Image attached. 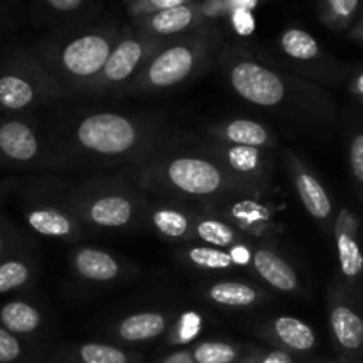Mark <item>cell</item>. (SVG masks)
<instances>
[{
	"mask_svg": "<svg viewBox=\"0 0 363 363\" xmlns=\"http://www.w3.org/2000/svg\"><path fill=\"white\" fill-rule=\"evenodd\" d=\"M223 7H225L227 14L234 9H248L254 11V7L257 6L259 0H222Z\"/></svg>",
	"mask_w": 363,
	"mask_h": 363,
	"instance_id": "40",
	"label": "cell"
},
{
	"mask_svg": "<svg viewBox=\"0 0 363 363\" xmlns=\"http://www.w3.org/2000/svg\"><path fill=\"white\" fill-rule=\"evenodd\" d=\"M34 264L25 257H9L0 261V294L21 289L34 279Z\"/></svg>",
	"mask_w": 363,
	"mask_h": 363,
	"instance_id": "28",
	"label": "cell"
},
{
	"mask_svg": "<svg viewBox=\"0 0 363 363\" xmlns=\"http://www.w3.org/2000/svg\"><path fill=\"white\" fill-rule=\"evenodd\" d=\"M69 211L92 229L126 230L145 216L149 201L135 184L123 181H91L73 186L60 199Z\"/></svg>",
	"mask_w": 363,
	"mask_h": 363,
	"instance_id": "6",
	"label": "cell"
},
{
	"mask_svg": "<svg viewBox=\"0 0 363 363\" xmlns=\"http://www.w3.org/2000/svg\"><path fill=\"white\" fill-rule=\"evenodd\" d=\"M0 325L13 335H30L43 326V314L28 301L14 300L0 308Z\"/></svg>",
	"mask_w": 363,
	"mask_h": 363,
	"instance_id": "26",
	"label": "cell"
},
{
	"mask_svg": "<svg viewBox=\"0 0 363 363\" xmlns=\"http://www.w3.org/2000/svg\"><path fill=\"white\" fill-rule=\"evenodd\" d=\"M211 140L230 145H247V147L273 149L277 140L268 126L254 119H229L208 128Z\"/></svg>",
	"mask_w": 363,
	"mask_h": 363,
	"instance_id": "19",
	"label": "cell"
},
{
	"mask_svg": "<svg viewBox=\"0 0 363 363\" xmlns=\"http://www.w3.org/2000/svg\"><path fill=\"white\" fill-rule=\"evenodd\" d=\"M0 156L21 167L64 165L53 144L43 140L39 131L21 119H9L0 124Z\"/></svg>",
	"mask_w": 363,
	"mask_h": 363,
	"instance_id": "9",
	"label": "cell"
},
{
	"mask_svg": "<svg viewBox=\"0 0 363 363\" xmlns=\"http://www.w3.org/2000/svg\"><path fill=\"white\" fill-rule=\"evenodd\" d=\"M46 6L50 7L52 11L60 14H69V13H77L78 9H82L85 0H45Z\"/></svg>",
	"mask_w": 363,
	"mask_h": 363,
	"instance_id": "38",
	"label": "cell"
},
{
	"mask_svg": "<svg viewBox=\"0 0 363 363\" xmlns=\"http://www.w3.org/2000/svg\"><path fill=\"white\" fill-rule=\"evenodd\" d=\"M362 101H363V99H362Z\"/></svg>",
	"mask_w": 363,
	"mask_h": 363,
	"instance_id": "45",
	"label": "cell"
},
{
	"mask_svg": "<svg viewBox=\"0 0 363 363\" xmlns=\"http://www.w3.org/2000/svg\"><path fill=\"white\" fill-rule=\"evenodd\" d=\"M163 39L151 38L142 34L137 28H126L119 34V39L113 45L101 73L89 85L87 92L103 94V92H116L119 94L128 84L135 80L142 67L147 64L156 53V50L163 45Z\"/></svg>",
	"mask_w": 363,
	"mask_h": 363,
	"instance_id": "7",
	"label": "cell"
},
{
	"mask_svg": "<svg viewBox=\"0 0 363 363\" xmlns=\"http://www.w3.org/2000/svg\"><path fill=\"white\" fill-rule=\"evenodd\" d=\"M227 16H229L233 30L236 32L238 35H241V38H248V35H252L255 32V18L252 11L234 9L230 11Z\"/></svg>",
	"mask_w": 363,
	"mask_h": 363,
	"instance_id": "34",
	"label": "cell"
},
{
	"mask_svg": "<svg viewBox=\"0 0 363 363\" xmlns=\"http://www.w3.org/2000/svg\"><path fill=\"white\" fill-rule=\"evenodd\" d=\"M21 354V342L16 335L0 326V363L18 360Z\"/></svg>",
	"mask_w": 363,
	"mask_h": 363,
	"instance_id": "35",
	"label": "cell"
},
{
	"mask_svg": "<svg viewBox=\"0 0 363 363\" xmlns=\"http://www.w3.org/2000/svg\"><path fill=\"white\" fill-rule=\"evenodd\" d=\"M202 208L227 220L250 240H266L277 233L273 213L261 195H233L218 201L202 202Z\"/></svg>",
	"mask_w": 363,
	"mask_h": 363,
	"instance_id": "11",
	"label": "cell"
},
{
	"mask_svg": "<svg viewBox=\"0 0 363 363\" xmlns=\"http://www.w3.org/2000/svg\"><path fill=\"white\" fill-rule=\"evenodd\" d=\"M350 91L353 92L354 96L363 99V71H360L358 74H354L353 80L350 82Z\"/></svg>",
	"mask_w": 363,
	"mask_h": 363,
	"instance_id": "43",
	"label": "cell"
},
{
	"mask_svg": "<svg viewBox=\"0 0 363 363\" xmlns=\"http://www.w3.org/2000/svg\"><path fill=\"white\" fill-rule=\"evenodd\" d=\"M240 347L223 340H208L194 347L195 363H234L240 358Z\"/></svg>",
	"mask_w": 363,
	"mask_h": 363,
	"instance_id": "31",
	"label": "cell"
},
{
	"mask_svg": "<svg viewBox=\"0 0 363 363\" xmlns=\"http://www.w3.org/2000/svg\"><path fill=\"white\" fill-rule=\"evenodd\" d=\"M248 363H294V362L289 351L273 350L269 351V353L259 354V357H255L254 360H250Z\"/></svg>",
	"mask_w": 363,
	"mask_h": 363,
	"instance_id": "39",
	"label": "cell"
},
{
	"mask_svg": "<svg viewBox=\"0 0 363 363\" xmlns=\"http://www.w3.org/2000/svg\"><path fill=\"white\" fill-rule=\"evenodd\" d=\"M195 241L227 250L238 243H250L252 240L215 213L197 211L194 223V243Z\"/></svg>",
	"mask_w": 363,
	"mask_h": 363,
	"instance_id": "23",
	"label": "cell"
},
{
	"mask_svg": "<svg viewBox=\"0 0 363 363\" xmlns=\"http://www.w3.org/2000/svg\"><path fill=\"white\" fill-rule=\"evenodd\" d=\"M162 363H195V360L194 357H191V351L177 350L174 351V353L167 354L162 360Z\"/></svg>",
	"mask_w": 363,
	"mask_h": 363,
	"instance_id": "41",
	"label": "cell"
},
{
	"mask_svg": "<svg viewBox=\"0 0 363 363\" xmlns=\"http://www.w3.org/2000/svg\"><path fill=\"white\" fill-rule=\"evenodd\" d=\"M286 167L289 172L293 186L303 204L305 211L319 223H328L333 215V204L328 191L325 190L321 181L315 177V174L298 158L294 152H286Z\"/></svg>",
	"mask_w": 363,
	"mask_h": 363,
	"instance_id": "14",
	"label": "cell"
},
{
	"mask_svg": "<svg viewBox=\"0 0 363 363\" xmlns=\"http://www.w3.org/2000/svg\"><path fill=\"white\" fill-rule=\"evenodd\" d=\"M350 167L357 183L363 184V131L354 135L350 144Z\"/></svg>",
	"mask_w": 363,
	"mask_h": 363,
	"instance_id": "36",
	"label": "cell"
},
{
	"mask_svg": "<svg viewBox=\"0 0 363 363\" xmlns=\"http://www.w3.org/2000/svg\"><path fill=\"white\" fill-rule=\"evenodd\" d=\"M11 241H13V238H11L9 230H7L4 225H0V261H2V257L6 255V252H7V248H9Z\"/></svg>",
	"mask_w": 363,
	"mask_h": 363,
	"instance_id": "42",
	"label": "cell"
},
{
	"mask_svg": "<svg viewBox=\"0 0 363 363\" xmlns=\"http://www.w3.org/2000/svg\"><path fill=\"white\" fill-rule=\"evenodd\" d=\"M250 268L262 280V284L272 287L273 291L294 294L301 289L296 269L279 252L266 247V245H259L254 248Z\"/></svg>",
	"mask_w": 363,
	"mask_h": 363,
	"instance_id": "16",
	"label": "cell"
},
{
	"mask_svg": "<svg viewBox=\"0 0 363 363\" xmlns=\"http://www.w3.org/2000/svg\"><path fill=\"white\" fill-rule=\"evenodd\" d=\"M227 252H229L234 268H248L250 266L252 255H254V248L250 243H238L227 248Z\"/></svg>",
	"mask_w": 363,
	"mask_h": 363,
	"instance_id": "37",
	"label": "cell"
},
{
	"mask_svg": "<svg viewBox=\"0 0 363 363\" xmlns=\"http://www.w3.org/2000/svg\"><path fill=\"white\" fill-rule=\"evenodd\" d=\"M202 325V315L195 311L183 312L176 323L172 325V333H170V342L172 344H186L191 342L195 337L201 333Z\"/></svg>",
	"mask_w": 363,
	"mask_h": 363,
	"instance_id": "32",
	"label": "cell"
},
{
	"mask_svg": "<svg viewBox=\"0 0 363 363\" xmlns=\"http://www.w3.org/2000/svg\"><path fill=\"white\" fill-rule=\"evenodd\" d=\"M197 211L177 202H149L144 220L160 238L177 243H194V223Z\"/></svg>",
	"mask_w": 363,
	"mask_h": 363,
	"instance_id": "15",
	"label": "cell"
},
{
	"mask_svg": "<svg viewBox=\"0 0 363 363\" xmlns=\"http://www.w3.org/2000/svg\"><path fill=\"white\" fill-rule=\"evenodd\" d=\"M179 257L188 266L202 272H230L234 268L229 252L208 245H190L177 250Z\"/></svg>",
	"mask_w": 363,
	"mask_h": 363,
	"instance_id": "27",
	"label": "cell"
},
{
	"mask_svg": "<svg viewBox=\"0 0 363 363\" xmlns=\"http://www.w3.org/2000/svg\"><path fill=\"white\" fill-rule=\"evenodd\" d=\"M220 64L230 91L257 108L328 112V99L321 89L261 62L245 50H225L220 53Z\"/></svg>",
	"mask_w": 363,
	"mask_h": 363,
	"instance_id": "3",
	"label": "cell"
},
{
	"mask_svg": "<svg viewBox=\"0 0 363 363\" xmlns=\"http://www.w3.org/2000/svg\"><path fill=\"white\" fill-rule=\"evenodd\" d=\"M206 16L202 13L201 2H190L184 6L170 7L135 20V28L142 34L156 39H174L191 34L199 28L206 27Z\"/></svg>",
	"mask_w": 363,
	"mask_h": 363,
	"instance_id": "12",
	"label": "cell"
},
{
	"mask_svg": "<svg viewBox=\"0 0 363 363\" xmlns=\"http://www.w3.org/2000/svg\"><path fill=\"white\" fill-rule=\"evenodd\" d=\"M216 55L218 38L206 27L181 38L167 39L119 96L147 94L179 87L209 69Z\"/></svg>",
	"mask_w": 363,
	"mask_h": 363,
	"instance_id": "4",
	"label": "cell"
},
{
	"mask_svg": "<svg viewBox=\"0 0 363 363\" xmlns=\"http://www.w3.org/2000/svg\"><path fill=\"white\" fill-rule=\"evenodd\" d=\"M25 220L32 233L52 240L77 241L87 233V225L62 202L32 206L25 211Z\"/></svg>",
	"mask_w": 363,
	"mask_h": 363,
	"instance_id": "13",
	"label": "cell"
},
{
	"mask_svg": "<svg viewBox=\"0 0 363 363\" xmlns=\"http://www.w3.org/2000/svg\"><path fill=\"white\" fill-rule=\"evenodd\" d=\"M119 34L113 27L82 32L60 43H50L35 59L45 66L64 94L87 92L89 85L101 73Z\"/></svg>",
	"mask_w": 363,
	"mask_h": 363,
	"instance_id": "5",
	"label": "cell"
},
{
	"mask_svg": "<svg viewBox=\"0 0 363 363\" xmlns=\"http://www.w3.org/2000/svg\"><path fill=\"white\" fill-rule=\"evenodd\" d=\"M279 48L284 53V57L300 64V66H308V64L315 62L323 64V60H326V55L319 46L318 39L303 28H286L279 38Z\"/></svg>",
	"mask_w": 363,
	"mask_h": 363,
	"instance_id": "25",
	"label": "cell"
},
{
	"mask_svg": "<svg viewBox=\"0 0 363 363\" xmlns=\"http://www.w3.org/2000/svg\"><path fill=\"white\" fill-rule=\"evenodd\" d=\"M264 335L272 342L282 346L284 351L307 353L315 346V333L311 325L291 315H280L266 323Z\"/></svg>",
	"mask_w": 363,
	"mask_h": 363,
	"instance_id": "21",
	"label": "cell"
},
{
	"mask_svg": "<svg viewBox=\"0 0 363 363\" xmlns=\"http://www.w3.org/2000/svg\"><path fill=\"white\" fill-rule=\"evenodd\" d=\"M330 330L340 350L354 353L363 347V318L340 300L330 305Z\"/></svg>",
	"mask_w": 363,
	"mask_h": 363,
	"instance_id": "24",
	"label": "cell"
},
{
	"mask_svg": "<svg viewBox=\"0 0 363 363\" xmlns=\"http://www.w3.org/2000/svg\"><path fill=\"white\" fill-rule=\"evenodd\" d=\"M190 2H195V0H128V11H130L131 18L137 20V18L158 13V11L184 6V4Z\"/></svg>",
	"mask_w": 363,
	"mask_h": 363,
	"instance_id": "33",
	"label": "cell"
},
{
	"mask_svg": "<svg viewBox=\"0 0 363 363\" xmlns=\"http://www.w3.org/2000/svg\"><path fill=\"white\" fill-rule=\"evenodd\" d=\"M78 363H131L130 354L110 344L87 342L74 350Z\"/></svg>",
	"mask_w": 363,
	"mask_h": 363,
	"instance_id": "30",
	"label": "cell"
},
{
	"mask_svg": "<svg viewBox=\"0 0 363 363\" xmlns=\"http://www.w3.org/2000/svg\"><path fill=\"white\" fill-rule=\"evenodd\" d=\"M204 298L216 307L250 308L268 300L269 294L243 280H218L204 287Z\"/></svg>",
	"mask_w": 363,
	"mask_h": 363,
	"instance_id": "20",
	"label": "cell"
},
{
	"mask_svg": "<svg viewBox=\"0 0 363 363\" xmlns=\"http://www.w3.org/2000/svg\"><path fill=\"white\" fill-rule=\"evenodd\" d=\"M126 176L138 190L184 201L211 202L233 195L264 194L236 179L202 149L181 152L162 147L144 162L131 165Z\"/></svg>",
	"mask_w": 363,
	"mask_h": 363,
	"instance_id": "1",
	"label": "cell"
},
{
	"mask_svg": "<svg viewBox=\"0 0 363 363\" xmlns=\"http://www.w3.org/2000/svg\"><path fill=\"white\" fill-rule=\"evenodd\" d=\"M350 35H351V39H354V41L363 43V18L360 21H358L357 25H354L353 28H351Z\"/></svg>",
	"mask_w": 363,
	"mask_h": 363,
	"instance_id": "44",
	"label": "cell"
},
{
	"mask_svg": "<svg viewBox=\"0 0 363 363\" xmlns=\"http://www.w3.org/2000/svg\"><path fill=\"white\" fill-rule=\"evenodd\" d=\"M165 147L162 126L130 113L101 110L80 117L57 149L64 163L69 158L96 163H140Z\"/></svg>",
	"mask_w": 363,
	"mask_h": 363,
	"instance_id": "2",
	"label": "cell"
},
{
	"mask_svg": "<svg viewBox=\"0 0 363 363\" xmlns=\"http://www.w3.org/2000/svg\"><path fill=\"white\" fill-rule=\"evenodd\" d=\"M62 96H66L62 89L34 55L20 57L0 77V106L13 112L28 110Z\"/></svg>",
	"mask_w": 363,
	"mask_h": 363,
	"instance_id": "8",
	"label": "cell"
},
{
	"mask_svg": "<svg viewBox=\"0 0 363 363\" xmlns=\"http://www.w3.org/2000/svg\"><path fill=\"white\" fill-rule=\"evenodd\" d=\"M335 247L340 273L347 280H358L363 275V250L358 240V222L350 209H342L337 216Z\"/></svg>",
	"mask_w": 363,
	"mask_h": 363,
	"instance_id": "18",
	"label": "cell"
},
{
	"mask_svg": "<svg viewBox=\"0 0 363 363\" xmlns=\"http://www.w3.org/2000/svg\"><path fill=\"white\" fill-rule=\"evenodd\" d=\"M213 160L220 163L236 179L266 191L269 176L273 172V155L269 149L247 147V145H230L209 140L201 145Z\"/></svg>",
	"mask_w": 363,
	"mask_h": 363,
	"instance_id": "10",
	"label": "cell"
},
{
	"mask_svg": "<svg viewBox=\"0 0 363 363\" xmlns=\"http://www.w3.org/2000/svg\"><path fill=\"white\" fill-rule=\"evenodd\" d=\"M170 328V315L160 311H142L126 315L116 325L117 339L123 342H149Z\"/></svg>",
	"mask_w": 363,
	"mask_h": 363,
	"instance_id": "22",
	"label": "cell"
},
{
	"mask_svg": "<svg viewBox=\"0 0 363 363\" xmlns=\"http://www.w3.org/2000/svg\"><path fill=\"white\" fill-rule=\"evenodd\" d=\"M362 0H321V20L333 30H344L353 23Z\"/></svg>",
	"mask_w": 363,
	"mask_h": 363,
	"instance_id": "29",
	"label": "cell"
},
{
	"mask_svg": "<svg viewBox=\"0 0 363 363\" xmlns=\"http://www.w3.org/2000/svg\"><path fill=\"white\" fill-rule=\"evenodd\" d=\"M74 275L89 284H113L124 275L123 261L110 252L92 247H80L71 255Z\"/></svg>",
	"mask_w": 363,
	"mask_h": 363,
	"instance_id": "17",
	"label": "cell"
}]
</instances>
